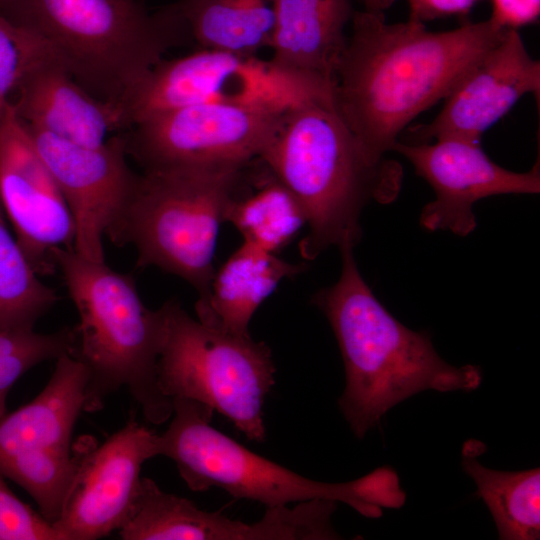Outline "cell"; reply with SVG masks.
I'll return each mask as SVG.
<instances>
[{
  "mask_svg": "<svg viewBox=\"0 0 540 540\" xmlns=\"http://www.w3.org/2000/svg\"><path fill=\"white\" fill-rule=\"evenodd\" d=\"M332 104L374 162L421 112L444 99L465 70L508 31L492 19L432 32L423 22L387 23L354 11Z\"/></svg>",
  "mask_w": 540,
  "mask_h": 540,
  "instance_id": "6da1fadb",
  "label": "cell"
},
{
  "mask_svg": "<svg viewBox=\"0 0 540 540\" xmlns=\"http://www.w3.org/2000/svg\"><path fill=\"white\" fill-rule=\"evenodd\" d=\"M353 248H339L338 281L312 301L326 315L341 351L346 383L339 408L362 439L398 403L425 390L473 391L482 382V371L475 365L448 364L428 334L409 329L390 314L361 276Z\"/></svg>",
  "mask_w": 540,
  "mask_h": 540,
  "instance_id": "7a4b0ae2",
  "label": "cell"
},
{
  "mask_svg": "<svg viewBox=\"0 0 540 540\" xmlns=\"http://www.w3.org/2000/svg\"><path fill=\"white\" fill-rule=\"evenodd\" d=\"M259 158L304 210L309 232L299 251L305 260L330 246H355L364 206L394 201L403 178L397 161H371L333 104L321 100L286 110Z\"/></svg>",
  "mask_w": 540,
  "mask_h": 540,
  "instance_id": "3957f363",
  "label": "cell"
},
{
  "mask_svg": "<svg viewBox=\"0 0 540 540\" xmlns=\"http://www.w3.org/2000/svg\"><path fill=\"white\" fill-rule=\"evenodd\" d=\"M52 257L79 315L72 356L87 370L83 411L102 409L112 393L126 387L147 422H166L173 403L157 379L163 307L147 308L133 276L105 262L85 259L63 247L53 249Z\"/></svg>",
  "mask_w": 540,
  "mask_h": 540,
  "instance_id": "277c9868",
  "label": "cell"
},
{
  "mask_svg": "<svg viewBox=\"0 0 540 540\" xmlns=\"http://www.w3.org/2000/svg\"><path fill=\"white\" fill-rule=\"evenodd\" d=\"M0 13L30 29L94 96L122 103L187 33L168 5L136 0H6Z\"/></svg>",
  "mask_w": 540,
  "mask_h": 540,
  "instance_id": "5b68a950",
  "label": "cell"
},
{
  "mask_svg": "<svg viewBox=\"0 0 540 540\" xmlns=\"http://www.w3.org/2000/svg\"><path fill=\"white\" fill-rule=\"evenodd\" d=\"M172 421L159 435V456L172 459L192 491L220 488L236 499L267 507L323 499L342 502L367 518H380L397 501V485L386 467L352 481L326 483L306 478L252 452L211 426L214 410L173 398Z\"/></svg>",
  "mask_w": 540,
  "mask_h": 540,
  "instance_id": "8992f818",
  "label": "cell"
},
{
  "mask_svg": "<svg viewBox=\"0 0 540 540\" xmlns=\"http://www.w3.org/2000/svg\"><path fill=\"white\" fill-rule=\"evenodd\" d=\"M246 164L143 170L108 238L135 248L136 268L174 274L206 298L219 227Z\"/></svg>",
  "mask_w": 540,
  "mask_h": 540,
  "instance_id": "52a82bcc",
  "label": "cell"
},
{
  "mask_svg": "<svg viewBox=\"0 0 540 540\" xmlns=\"http://www.w3.org/2000/svg\"><path fill=\"white\" fill-rule=\"evenodd\" d=\"M157 362L162 392L201 402L225 416L250 441L266 437L263 406L275 383L271 349L191 317L176 299L163 305Z\"/></svg>",
  "mask_w": 540,
  "mask_h": 540,
  "instance_id": "ba28073f",
  "label": "cell"
},
{
  "mask_svg": "<svg viewBox=\"0 0 540 540\" xmlns=\"http://www.w3.org/2000/svg\"><path fill=\"white\" fill-rule=\"evenodd\" d=\"M332 103L330 91L296 78L257 55L213 49L162 59L122 102L127 130L154 114L196 104L286 110Z\"/></svg>",
  "mask_w": 540,
  "mask_h": 540,
  "instance_id": "9c48e42d",
  "label": "cell"
},
{
  "mask_svg": "<svg viewBox=\"0 0 540 540\" xmlns=\"http://www.w3.org/2000/svg\"><path fill=\"white\" fill-rule=\"evenodd\" d=\"M87 380L84 365L65 354L33 400L0 417V473L34 499L52 525L76 467L71 440Z\"/></svg>",
  "mask_w": 540,
  "mask_h": 540,
  "instance_id": "30bf717a",
  "label": "cell"
},
{
  "mask_svg": "<svg viewBox=\"0 0 540 540\" xmlns=\"http://www.w3.org/2000/svg\"><path fill=\"white\" fill-rule=\"evenodd\" d=\"M286 110L226 104L182 106L129 128L124 132L126 150L143 170L243 165L260 156Z\"/></svg>",
  "mask_w": 540,
  "mask_h": 540,
  "instance_id": "8fae6325",
  "label": "cell"
},
{
  "mask_svg": "<svg viewBox=\"0 0 540 540\" xmlns=\"http://www.w3.org/2000/svg\"><path fill=\"white\" fill-rule=\"evenodd\" d=\"M76 467L54 528L62 540H95L120 528L141 482L145 461L159 456V435L132 420L100 445L73 448Z\"/></svg>",
  "mask_w": 540,
  "mask_h": 540,
  "instance_id": "7c38bea8",
  "label": "cell"
},
{
  "mask_svg": "<svg viewBox=\"0 0 540 540\" xmlns=\"http://www.w3.org/2000/svg\"><path fill=\"white\" fill-rule=\"evenodd\" d=\"M26 128L72 214L73 250L105 262L104 238L118 223L138 175L127 161L124 132L102 145L84 146Z\"/></svg>",
  "mask_w": 540,
  "mask_h": 540,
  "instance_id": "4fadbf2b",
  "label": "cell"
},
{
  "mask_svg": "<svg viewBox=\"0 0 540 540\" xmlns=\"http://www.w3.org/2000/svg\"><path fill=\"white\" fill-rule=\"evenodd\" d=\"M392 150L403 155L435 192L420 215V224L430 231L466 236L476 227L473 205L478 200L540 192L539 160L527 172L510 171L493 162L477 140L457 136L433 143L397 140Z\"/></svg>",
  "mask_w": 540,
  "mask_h": 540,
  "instance_id": "5bb4252c",
  "label": "cell"
},
{
  "mask_svg": "<svg viewBox=\"0 0 540 540\" xmlns=\"http://www.w3.org/2000/svg\"><path fill=\"white\" fill-rule=\"evenodd\" d=\"M0 204L34 270L54 273L52 251L73 249L74 221L13 104L0 121Z\"/></svg>",
  "mask_w": 540,
  "mask_h": 540,
  "instance_id": "9a60e30c",
  "label": "cell"
},
{
  "mask_svg": "<svg viewBox=\"0 0 540 540\" xmlns=\"http://www.w3.org/2000/svg\"><path fill=\"white\" fill-rule=\"evenodd\" d=\"M526 94L539 99L540 62L529 54L518 30L508 29L465 70L436 117L407 128L403 142L448 136L481 141L483 133Z\"/></svg>",
  "mask_w": 540,
  "mask_h": 540,
  "instance_id": "2e32d148",
  "label": "cell"
},
{
  "mask_svg": "<svg viewBox=\"0 0 540 540\" xmlns=\"http://www.w3.org/2000/svg\"><path fill=\"white\" fill-rule=\"evenodd\" d=\"M12 104L27 127L79 145L99 146L127 130L122 105L88 92L57 60L38 68Z\"/></svg>",
  "mask_w": 540,
  "mask_h": 540,
  "instance_id": "e0dca14e",
  "label": "cell"
},
{
  "mask_svg": "<svg viewBox=\"0 0 540 540\" xmlns=\"http://www.w3.org/2000/svg\"><path fill=\"white\" fill-rule=\"evenodd\" d=\"M354 11L351 0H274L270 60L332 93Z\"/></svg>",
  "mask_w": 540,
  "mask_h": 540,
  "instance_id": "ac0fdd59",
  "label": "cell"
},
{
  "mask_svg": "<svg viewBox=\"0 0 540 540\" xmlns=\"http://www.w3.org/2000/svg\"><path fill=\"white\" fill-rule=\"evenodd\" d=\"M307 269L275 253L243 242L217 272L209 295L196 302L197 319L226 332L249 336V322L261 303L285 278Z\"/></svg>",
  "mask_w": 540,
  "mask_h": 540,
  "instance_id": "d6986e66",
  "label": "cell"
},
{
  "mask_svg": "<svg viewBox=\"0 0 540 540\" xmlns=\"http://www.w3.org/2000/svg\"><path fill=\"white\" fill-rule=\"evenodd\" d=\"M117 531L123 540H259L256 523L201 510L146 477Z\"/></svg>",
  "mask_w": 540,
  "mask_h": 540,
  "instance_id": "ffe728a7",
  "label": "cell"
},
{
  "mask_svg": "<svg viewBox=\"0 0 540 540\" xmlns=\"http://www.w3.org/2000/svg\"><path fill=\"white\" fill-rule=\"evenodd\" d=\"M225 222L235 226L244 242L276 253L306 224V216L294 195L257 157L242 170Z\"/></svg>",
  "mask_w": 540,
  "mask_h": 540,
  "instance_id": "44dd1931",
  "label": "cell"
},
{
  "mask_svg": "<svg viewBox=\"0 0 540 540\" xmlns=\"http://www.w3.org/2000/svg\"><path fill=\"white\" fill-rule=\"evenodd\" d=\"M171 6L198 49L257 55L270 45L274 0H179Z\"/></svg>",
  "mask_w": 540,
  "mask_h": 540,
  "instance_id": "7402d4cb",
  "label": "cell"
},
{
  "mask_svg": "<svg viewBox=\"0 0 540 540\" xmlns=\"http://www.w3.org/2000/svg\"><path fill=\"white\" fill-rule=\"evenodd\" d=\"M483 442L469 439L462 448V467L477 486L475 495L488 507L501 540L540 538V469L498 471L484 467L477 456Z\"/></svg>",
  "mask_w": 540,
  "mask_h": 540,
  "instance_id": "603a6c76",
  "label": "cell"
},
{
  "mask_svg": "<svg viewBox=\"0 0 540 540\" xmlns=\"http://www.w3.org/2000/svg\"><path fill=\"white\" fill-rule=\"evenodd\" d=\"M10 234L0 212V330L34 328L58 302Z\"/></svg>",
  "mask_w": 540,
  "mask_h": 540,
  "instance_id": "cb8c5ba5",
  "label": "cell"
},
{
  "mask_svg": "<svg viewBox=\"0 0 540 540\" xmlns=\"http://www.w3.org/2000/svg\"><path fill=\"white\" fill-rule=\"evenodd\" d=\"M74 328L38 333L34 328L0 330V417L6 414L7 395L14 383L32 367L73 353Z\"/></svg>",
  "mask_w": 540,
  "mask_h": 540,
  "instance_id": "d4e9b609",
  "label": "cell"
},
{
  "mask_svg": "<svg viewBox=\"0 0 540 540\" xmlns=\"http://www.w3.org/2000/svg\"><path fill=\"white\" fill-rule=\"evenodd\" d=\"M52 60L40 36L0 13V121L24 82Z\"/></svg>",
  "mask_w": 540,
  "mask_h": 540,
  "instance_id": "484cf974",
  "label": "cell"
},
{
  "mask_svg": "<svg viewBox=\"0 0 540 540\" xmlns=\"http://www.w3.org/2000/svg\"><path fill=\"white\" fill-rule=\"evenodd\" d=\"M0 540H62L45 517L21 501L0 473Z\"/></svg>",
  "mask_w": 540,
  "mask_h": 540,
  "instance_id": "4316f807",
  "label": "cell"
},
{
  "mask_svg": "<svg viewBox=\"0 0 540 540\" xmlns=\"http://www.w3.org/2000/svg\"><path fill=\"white\" fill-rule=\"evenodd\" d=\"M492 19L498 25L516 29L534 23L540 15V0H491Z\"/></svg>",
  "mask_w": 540,
  "mask_h": 540,
  "instance_id": "83f0119b",
  "label": "cell"
},
{
  "mask_svg": "<svg viewBox=\"0 0 540 540\" xmlns=\"http://www.w3.org/2000/svg\"><path fill=\"white\" fill-rule=\"evenodd\" d=\"M478 0H407L409 19L425 22L441 17L464 15Z\"/></svg>",
  "mask_w": 540,
  "mask_h": 540,
  "instance_id": "f1b7e54d",
  "label": "cell"
},
{
  "mask_svg": "<svg viewBox=\"0 0 540 540\" xmlns=\"http://www.w3.org/2000/svg\"><path fill=\"white\" fill-rule=\"evenodd\" d=\"M364 10L376 12V13H384L386 9H388L396 0H358Z\"/></svg>",
  "mask_w": 540,
  "mask_h": 540,
  "instance_id": "f546056e",
  "label": "cell"
},
{
  "mask_svg": "<svg viewBox=\"0 0 540 540\" xmlns=\"http://www.w3.org/2000/svg\"><path fill=\"white\" fill-rule=\"evenodd\" d=\"M6 2V0H0V8L2 7V5Z\"/></svg>",
  "mask_w": 540,
  "mask_h": 540,
  "instance_id": "4dcf8cb0",
  "label": "cell"
},
{
  "mask_svg": "<svg viewBox=\"0 0 540 540\" xmlns=\"http://www.w3.org/2000/svg\"><path fill=\"white\" fill-rule=\"evenodd\" d=\"M2 211H3V209H2L1 204H0V212H2Z\"/></svg>",
  "mask_w": 540,
  "mask_h": 540,
  "instance_id": "1f68e13d",
  "label": "cell"
}]
</instances>
